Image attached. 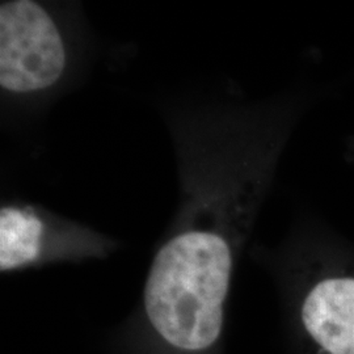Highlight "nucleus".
Wrapping results in <instances>:
<instances>
[{"label": "nucleus", "instance_id": "obj_1", "mask_svg": "<svg viewBox=\"0 0 354 354\" xmlns=\"http://www.w3.org/2000/svg\"><path fill=\"white\" fill-rule=\"evenodd\" d=\"M279 153L264 146L228 155L214 216L159 248L145 285V311L156 333L183 352L219 340L236 253L269 188Z\"/></svg>", "mask_w": 354, "mask_h": 354}, {"label": "nucleus", "instance_id": "obj_2", "mask_svg": "<svg viewBox=\"0 0 354 354\" xmlns=\"http://www.w3.org/2000/svg\"><path fill=\"white\" fill-rule=\"evenodd\" d=\"M294 266L298 320L314 354H354V245L308 227Z\"/></svg>", "mask_w": 354, "mask_h": 354}, {"label": "nucleus", "instance_id": "obj_3", "mask_svg": "<svg viewBox=\"0 0 354 354\" xmlns=\"http://www.w3.org/2000/svg\"><path fill=\"white\" fill-rule=\"evenodd\" d=\"M67 53L58 26L41 4L0 6V87L15 95L50 88L64 75Z\"/></svg>", "mask_w": 354, "mask_h": 354}, {"label": "nucleus", "instance_id": "obj_4", "mask_svg": "<svg viewBox=\"0 0 354 354\" xmlns=\"http://www.w3.org/2000/svg\"><path fill=\"white\" fill-rule=\"evenodd\" d=\"M45 226L37 214L20 206L0 210V270L10 272L38 257Z\"/></svg>", "mask_w": 354, "mask_h": 354}, {"label": "nucleus", "instance_id": "obj_5", "mask_svg": "<svg viewBox=\"0 0 354 354\" xmlns=\"http://www.w3.org/2000/svg\"><path fill=\"white\" fill-rule=\"evenodd\" d=\"M344 159H345V162L354 165V134H352L345 142Z\"/></svg>", "mask_w": 354, "mask_h": 354}, {"label": "nucleus", "instance_id": "obj_6", "mask_svg": "<svg viewBox=\"0 0 354 354\" xmlns=\"http://www.w3.org/2000/svg\"><path fill=\"white\" fill-rule=\"evenodd\" d=\"M238 120H239V118H238ZM236 124H238V122H236ZM234 131H235V130H234ZM232 136H234V134H232ZM231 140H232V138H231ZM230 143H231V142H230ZM228 147H230V146H228ZM228 151V150H227ZM226 156H227V155H226ZM225 160H226V158H225ZM223 165H225V163H223ZM222 172H223V167H222V169H221V174H222Z\"/></svg>", "mask_w": 354, "mask_h": 354}]
</instances>
